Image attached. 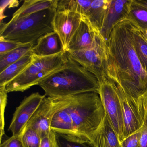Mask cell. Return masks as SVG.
<instances>
[{"label": "cell", "instance_id": "cell-1", "mask_svg": "<svg viewBox=\"0 0 147 147\" xmlns=\"http://www.w3.org/2000/svg\"><path fill=\"white\" fill-rule=\"evenodd\" d=\"M105 74L134 103L139 104L147 92V72L135 51L133 25L128 20L116 25L107 42Z\"/></svg>", "mask_w": 147, "mask_h": 147}, {"label": "cell", "instance_id": "cell-2", "mask_svg": "<svg viewBox=\"0 0 147 147\" xmlns=\"http://www.w3.org/2000/svg\"><path fill=\"white\" fill-rule=\"evenodd\" d=\"M105 116L103 104L97 93L69 96L66 105L54 115L51 129L95 145V139Z\"/></svg>", "mask_w": 147, "mask_h": 147}, {"label": "cell", "instance_id": "cell-12", "mask_svg": "<svg viewBox=\"0 0 147 147\" xmlns=\"http://www.w3.org/2000/svg\"><path fill=\"white\" fill-rule=\"evenodd\" d=\"M100 33L99 30L87 18L82 16L80 26L72 37L67 51L83 50L92 48Z\"/></svg>", "mask_w": 147, "mask_h": 147}, {"label": "cell", "instance_id": "cell-15", "mask_svg": "<svg viewBox=\"0 0 147 147\" xmlns=\"http://www.w3.org/2000/svg\"><path fill=\"white\" fill-rule=\"evenodd\" d=\"M58 0H28L13 13L11 20L25 16L47 9H57Z\"/></svg>", "mask_w": 147, "mask_h": 147}, {"label": "cell", "instance_id": "cell-28", "mask_svg": "<svg viewBox=\"0 0 147 147\" xmlns=\"http://www.w3.org/2000/svg\"><path fill=\"white\" fill-rule=\"evenodd\" d=\"M40 147H58L56 132L51 130L49 134L42 138Z\"/></svg>", "mask_w": 147, "mask_h": 147}, {"label": "cell", "instance_id": "cell-5", "mask_svg": "<svg viewBox=\"0 0 147 147\" xmlns=\"http://www.w3.org/2000/svg\"><path fill=\"white\" fill-rule=\"evenodd\" d=\"M35 57L34 61L21 74L5 86L7 93L24 92L38 85L43 79L63 67L68 60L66 51L49 56Z\"/></svg>", "mask_w": 147, "mask_h": 147}, {"label": "cell", "instance_id": "cell-4", "mask_svg": "<svg viewBox=\"0 0 147 147\" xmlns=\"http://www.w3.org/2000/svg\"><path fill=\"white\" fill-rule=\"evenodd\" d=\"M57 9H47L0 24V38L23 44H36L43 36L55 32Z\"/></svg>", "mask_w": 147, "mask_h": 147}, {"label": "cell", "instance_id": "cell-17", "mask_svg": "<svg viewBox=\"0 0 147 147\" xmlns=\"http://www.w3.org/2000/svg\"><path fill=\"white\" fill-rule=\"evenodd\" d=\"M97 147H121L119 138L110 124L106 115L95 141Z\"/></svg>", "mask_w": 147, "mask_h": 147}, {"label": "cell", "instance_id": "cell-33", "mask_svg": "<svg viewBox=\"0 0 147 147\" xmlns=\"http://www.w3.org/2000/svg\"><path fill=\"white\" fill-rule=\"evenodd\" d=\"M146 109H147V93L146 94Z\"/></svg>", "mask_w": 147, "mask_h": 147}, {"label": "cell", "instance_id": "cell-16", "mask_svg": "<svg viewBox=\"0 0 147 147\" xmlns=\"http://www.w3.org/2000/svg\"><path fill=\"white\" fill-rule=\"evenodd\" d=\"M35 57L31 51L19 60L0 73V86H5L22 73L33 61Z\"/></svg>", "mask_w": 147, "mask_h": 147}, {"label": "cell", "instance_id": "cell-25", "mask_svg": "<svg viewBox=\"0 0 147 147\" xmlns=\"http://www.w3.org/2000/svg\"><path fill=\"white\" fill-rule=\"evenodd\" d=\"M7 93L5 86H0V101H1V118H0V138L1 142L5 134V112L7 103Z\"/></svg>", "mask_w": 147, "mask_h": 147}, {"label": "cell", "instance_id": "cell-6", "mask_svg": "<svg viewBox=\"0 0 147 147\" xmlns=\"http://www.w3.org/2000/svg\"><path fill=\"white\" fill-rule=\"evenodd\" d=\"M67 55L95 76L100 82L107 79L105 74L107 42L101 33L94 45L90 49L66 51Z\"/></svg>", "mask_w": 147, "mask_h": 147}, {"label": "cell", "instance_id": "cell-23", "mask_svg": "<svg viewBox=\"0 0 147 147\" xmlns=\"http://www.w3.org/2000/svg\"><path fill=\"white\" fill-rule=\"evenodd\" d=\"M58 147H97L91 142L82 141L56 132Z\"/></svg>", "mask_w": 147, "mask_h": 147}, {"label": "cell", "instance_id": "cell-21", "mask_svg": "<svg viewBox=\"0 0 147 147\" xmlns=\"http://www.w3.org/2000/svg\"><path fill=\"white\" fill-rule=\"evenodd\" d=\"M133 36L135 51L142 67L147 72V38L144 33L134 25H133Z\"/></svg>", "mask_w": 147, "mask_h": 147}, {"label": "cell", "instance_id": "cell-7", "mask_svg": "<svg viewBox=\"0 0 147 147\" xmlns=\"http://www.w3.org/2000/svg\"><path fill=\"white\" fill-rule=\"evenodd\" d=\"M98 94L110 124L119 138L123 140L124 122L123 109L115 82L108 79L100 82Z\"/></svg>", "mask_w": 147, "mask_h": 147}, {"label": "cell", "instance_id": "cell-32", "mask_svg": "<svg viewBox=\"0 0 147 147\" xmlns=\"http://www.w3.org/2000/svg\"><path fill=\"white\" fill-rule=\"evenodd\" d=\"M137 3L147 8V0H135Z\"/></svg>", "mask_w": 147, "mask_h": 147}, {"label": "cell", "instance_id": "cell-8", "mask_svg": "<svg viewBox=\"0 0 147 147\" xmlns=\"http://www.w3.org/2000/svg\"><path fill=\"white\" fill-rule=\"evenodd\" d=\"M67 100L68 96L46 97L24 129L31 128L38 133L41 138L45 136L51 131V125L54 115L64 107Z\"/></svg>", "mask_w": 147, "mask_h": 147}, {"label": "cell", "instance_id": "cell-3", "mask_svg": "<svg viewBox=\"0 0 147 147\" xmlns=\"http://www.w3.org/2000/svg\"><path fill=\"white\" fill-rule=\"evenodd\" d=\"M38 85L45 96L57 98L91 92L98 93L100 83L95 76L68 56L63 67L43 79Z\"/></svg>", "mask_w": 147, "mask_h": 147}, {"label": "cell", "instance_id": "cell-11", "mask_svg": "<svg viewBox=\"0 0 147 147\" xmlns=\"http://www.w3.org/2000/svg\"><path fill=\"white\" fill-rule=\"evenodd\" d=\"M82 16L74 13L56 12L53 20L54 31L60 37L65 51L80 26Z\"/></svg>", "mask_w": 147, "mask_h": 147}, {"label": "cell", "instance_id": "cell-20", "mask_svg": "<svg viewBox=\"0 0 147 147\" xmlns=\"http://www.w3.org/2000/svg\"><path fill=\"white\" fill-rule=\"evenodd\" d=\"M93 0H58L57 12L74 13L87 17Z\"/></svg>", "mask_w": 147, "mask_h": 147}, {"label": "cell", "instance_id": "cell-10", "mask_svg": "<svg viewBox=\"0 0 147 147\" xmlns=\"http://www.w3.org/2000/svg\"><path fill=\"white\" fill-rule=\"evenodd\" d=\"M46 97L45 94L33 93L22 100L16 108L8 128V130L12 133V136L20 135Z\"/></svg>", "mask_w": 147, "mask_h": 147}, {"label": "cell", "instance_id": "cell-19", "mask_svg": "<svg viewBox=\"0 0 147 147\" xmlns=\"http://www.w3.org/2000/svg\"><path fill=\"white\" fill-rule=\"evenodd\" d=\"M125 20L129 21L131 24L143 32H147V8L132 0L128 15Z\"/></svg>", "mask_w": 147, "mask_h": 147}, {"label": "cell", "instance_id": "cell-24", "mask_svg": "<svg viewBox=\"0 0 147 147\" xmlns=\"http://www.w3.org/2000/svg\"><path fill=\"white\" fill-rule=\"evenodd\" d=\"M20 134L25 147H40L41 138L36 131L28 128L23 130Z\"/></svg>", "mask_w": 147, "mask_h": 147}, {"label": "cell", "instance_id": "cell-30", "mask_svg": "<svg viewBox=\"0 0 147 147\" xmlns=\"http://www.w3.org/2000/svg\"><path fill=\"white\" fill-rule=\"evenodd\" d=\"M19 4V1H1V23L2 22V19L6 17L3 14L5 9L7 7L9 8L16 7L18 6Z\"/></svg>", "mask_w": 147, "mask_h": 147}, {"label": "cell", "instance_id": "cell-29", "mask_svg": "<svg viewBox=\"0 0 147 147\" xmlns=\"http://www.w3.org/2000/svg\"><path fill=\"white\" fill-rule=\"evenodd\" d=\"M1 147H25L21 134L12 136L1 144Z\"/></svg>", "mask_w": 147, "mask_h": 147}, {"label": "cell", "instance_id": "cell-31", "mask_svg": "<svg viewBox=\"0 0 147 147\" xmlns=\"http://www.w3.org/2000/svg\"><path fill=\"white\" fill-rule=\"evenodd\" d=\"M140 147H147V113L146 109V115L144 123L141 131V136L140 141Z\"/></svg>", "mask_w": 147, "mask_h": 147}, {"label": "cell", "instance_id": "cell-27", "mask_svg": "<svg viewBox=\"0 0 147 147\" xmlns=\"http://www.w3.org/2000/svg\"><path fill=\"white\" fill-rule=\"evenodd\" d=\"M25 44L19 43L13 41H7L0 38V55L10 52Z\"/></svg>", "mask_w": 147, "mask_h": 147}, {"label": "cell", "instance_id": "cell-26", "mask_svg": "<svg viewBox=\"0 0 147 147\" xmlns=\"http://www.w3.org/2000/svg\"><path fill=\"white\" fill-rule=\"evenodd\" d=\"M142 129L124 138L120 143L121 147H140Z\"/></svg>", "mask_w": 147, "mask_h": 147}, {"label": "cell", "instance_id": "cell-18", "mask_svg": "<svg viewBox=\"0 0 147 147\" xmlns=\"http://www.w3.org/2000/svg\"><path fill=\"white\" fill-rule=\"evenodd\" d=\"M111 0H93L87 18L91 23L100 31Z\"/></svg>", "mask_w": 147, "mask_h": 147}, {"label": "cell", "instance_id": "cell-9", "mask_svg": "<svg viewBox=\"0 0 147 147\" xmlns=\"http://www.w3.org/2000/svg\"><path fill=\"white\" fill-rule=\"evenodd\" d=\"M116 85L123 109V140L141 129L143 125L146 113V94L139 104H136L128 99L121 87Z\"/></svg>", "mask_w": 147, "mask_h": 147}, {"label": "cell", "instance_id": "cell-22", "mask_svg": "<svg viewBox=\"0 0 147 147\" xmlns=\"http://www.w3.org/2000/svg\"><path fill=\"white\" fill-rule=\"evenodd\" d=\"M35 44H25L8 53L0 55V73L29 53Z\"/></svg>", "mask_w": 147, "mask_h": 147}, {"label": "cell", "instance_id": "cell-14", "mask_svg": "<svg viewBox=\"0 0 147 147\" xmlns=\"http://www.w3.org/2000/svg\"><path fill=\"white\" fill-rule=\"evenodd\" d=\"M31 51L36 57H41L56 55L65 51L60 37L53 32L39 38Z\"/></svg>", "mask_w": 147, "mask_h": 147}, {"label": "cell", "instance_id": "cell-34", "mask_svg": "<svg viewBox=\"0 0 147 147\" xmlns=\"http://www.w3.org/2000/svg\"><path fill=\"white\" fill-rule=\"evenodd\" d=\"M144 33V35H145V36H146V38L147 39V32H143Z\"/></svg>", "mask_w": 147, "mask_h": 147}, {"label": "cell", "instance_id": "cell-13", "mask_svg": "<svg viewBox=\"0 0 147 147\" xmlns=\"http://www.w3.org/2000/svg\"><path fill=\"white\" fill-rule=\"evenodd\" d=\"M131 2L132 0H111L100 30L106 42L114 27L126 18Z\"/></svg>", "mask_w": 147, "mask_h": 147}]
</instances>
